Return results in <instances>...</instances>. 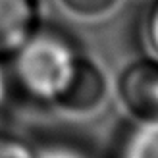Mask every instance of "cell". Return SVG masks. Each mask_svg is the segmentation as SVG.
Returning a JSON list of instances; mask_svg holds the SVG:
<instances>
[{
    "label": "cell",
    "instance_id": "cell-1",
    "mask_svg": "<svg viewBox=\"0 0 158 158\" xmlns=\"http://www.w3.org/2000/svg\"><path fill=\"white\" fill-rule=\"evenodd\" d=\"M15 52V77L19 85L33 97L52 102L72 77L79 58L66 39L48 31H33Z\"/></svg>",
    "mask_w": 158,
    "mask_h": 158
},
{
    "label": "cell",
    "instance_id": "cell-2",
    "mask_svg": "<svg viewBox=\"0 0 158 158\" xmlns=\"http://www.w3.org/2000/svg\"><path fill=\"white\" fill-rule=\"evenodd\" d=\"M118 98L135 122H158V58L131 62L118 77Z\"/></svg>",
    "mask_w": 158,
    "mask_h": 158
},
{
    "label": "cell",
    "instance_id": "cell-3",
    "mask_svg": "<svg viewBox=\"0 0 158 158\" xmlns=\"http://www.w3.org/2000/svg\"><path fill=\"white\" fill-rule=\"evenodd\" d=\"M110 85L106 73L93 60L79 56L72 77L62 93L54 98V104L69 114H93L108 100Z\"/></svg>",
    "mask_w": 158,
    "mask_h": 158
},
{
    "label": "cell",
    "instance_id": "cell-4",
    "mask_svg": "<svg viewBox=\"0 0 158 158\" xmlns=\"http://www.w3.org/2000/svg\"><path fill=\"white\" fill-rule=\"evenodd\" d=\"M35 0H0V54L18 50L35 31Z\"/></svg>",
    "mask_w": 158,
    "mask_h": 158
},
{
    "label": "cell",
    "instance_id": "cell-5",
    "mask_svg": "<svg viewBox=\"0 0 158 158\" xmlns=\"http://www.w3.org/2000/svg\"><path fill=\"white\" fill-rule=\"evenodd\" d=\"M120 158H158V122H137L123 141Z\"/></svg>",
    "mask_w": 158,
    "mask_h": 158
},
{
    "label": "cell",
    "instance_id": "cell-6",
    "mask_svg": "<svg viewBox=\"0 0 158 158\" xmlns=\"http://www.w3.org/2000/svg\"><path fill=\"white\" fill-rule=\"evenodd\" d=\"M69 12L81 18H100L112 12L120 4V0H62Z\"/></svg>",
    "mask_w": 158,
    "mask_h": 158
},
{
    "label": "cell",
    "instance_id": "cell-7",
    "mask_svg": "<svg viewBox=\"0 0 158 158\" xmlns=\"http://www.w3.org/2000/svg\"><path fill=\"white\" fill-rule=\"evenodd\" d=\"M145 39L154 58H158V0H152L145 19Z\"/></svg>",
    "mask_w": 158,
    "mask_h": 158
},
{
    "label": "cell",
    "instance_id": "cell-8",
    "mask_svg": "<svg viewBox=\"0 0 158 158\" xmlns=\"http://www.w3.org/2000/svg\"><path fill=\"white\" fill-rule=\"evenodd\" d=\"M0 158H37L33 151L10 137H0Z\"/></svg>",
    "mask_w": 158,
    "mask_h": 158
},
{
    "label": "cell",
    "instance_id": "cell-9",
    "mask_svg": "<svg viewBox=\"0 0 158 158\" xmlns=\"http://www.w3.org/2000/svg\"><path fill=\"white\" fill-rule=\"evenodd\" d=\"M37 158H91L85 151L75 147H66V145H54L48 147L39 154Z\"/></svg>",
    "mask_w": 158,
    "mask_h": 158
},
{
    "label": "cell",
    "instance_id": "cell-10",
    "mask_svg": "<svg viewBox=\"0 0 158 158\" xmlns=\"http://www.w3.org/2000/svg\"><path fill=\"white\" fill-rule=\"evenodd\" d=\"M0 98H2V81H0Z\"/></svg>",
    "mask_w": 158,
    "mask_h": 158
}]
</instances>
